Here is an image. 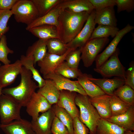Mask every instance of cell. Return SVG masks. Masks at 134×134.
I'll return each instance as SVG.
<instances>
[{"label": "cell", "mask_w": 134, "mask_h": 134, "mask_svg": "<svg viewBox=\"0 0 134 134\" xmlns=\"http://www.w3.org/2000/svg\"><path fill=\"white\" fill-rule=\"evenodd\" d=\"M90 13H75L62 9L56 27L59 38L65 44L71 41L82 28Z\"/></svg>", "instance_id": "cell-1"}, {"label": "cell", "mask_w": 134, "mask_h": 134, "mask_svg": "<svg viewBox=\"0 0 134 134\" xmlns=\"http://www.w3.org/2000/svg\"><path fill=\"white\" fill-rule=\"evenodd\" d=\"M20 75L19 84L15 87L2 89V93L12 98L22 107H26L38 87L32 79L31 71L23 66Z\"/></svg>", "instance_id": "cell-2"}, {"label": "cell", "mask_w": 134, "mask_h": 134, "mask_svg": "<svg viewBox=\"0 0 134 134\" xmlns=\"http://www.w3.org/2000/svg\"><path fill=\"white\" fill-rule=\"evenodd\" d=\"M75 101L79 108L80 120L88 128L90 134H95L97 123L101 118L89 98L87 95L77 94Z\"/></svg>", "instance_id": "cell-3"}, {"label": "cell", "mask_w": 134, "mask_h": 134, "mask_svg": "<svg viewBox=\"0 0 134 134\" xmlns=\"http://www.w3.org/2000/svg\"><path fill=\"white\" fill-rule=\"evenodd\" d=\"M16 21L29 25L39 17L32 0H18L11 10Z\"/></svg>", "instance_id": "cell-4"}, {"label": "cell", "mask_w": 134, "mask_h": 134, "mask_svg": "<svg viewBox=\"0 0 134 134\" xmlns=\"http://www.w3.org/2000/svg\"><path fill=\"white\" fill-rule=\"evenodd\" d=\"M119 49L117 48L107 60L99 67L94 68V71L104 78L116 76L125 80L126 71L119 58Z\"/></svg>", "instance_id": "cell-5"}, {"label": "cell", "mask_w": 134, "mask_h": 134, "mask_svg": "<svg viewBox=\"0 0 134 134\" xmlns=\"http://www.w3.org/2000/svg\"><path fill=\"white\" fill-rule=\"evenodd\" d=\"M22 107L11 97L2 94L0 98L1 124H7L21 119L20 112Z\"/></svg>", "instance_id": "cell-6"}, {"label": "cell", "mask_w": 134, "mask_h": 134, "mask_svg": "<svg viewBox=\"0 0 134 134\" xmlns=\"http://www.w3.org/2000/svg\"><path fill=\"white\" fill-rule=\"evenodd\" d=\"M109 40L108 38L89 39L80 48L81 59L85 67H88L92 65L99 53L108 43Z\"/></svg>", "instance_id": "cell-7"}, {"label": "cell", "mask_w": 134, "mask_h": 134, "mask_svg": "<svg viewBox=\"0 0 134 134\" xmlns=\"http://www.w3.org/2000/svg\"><path fill=\"white\" fill-rule=\"evenodd\" d=\"M95 10L90 14L82 28L76 36L70 42L66 44L68 48L75 50L83 46L89 39L96 24L94 22Z\"/></svg>", "instance_id": "cell-8"}, {"label": "cell", "mask_w": 134, "mask_h": 134, "mask_svg": "<svg viewBox=\"0 0 134 134\" xmlns=\"http://www.w3.org/2000/svg\"><path fill=\"white\" fill-rule=\"evenodd\" d=\"M43 77L45 80L49 79L52 80L57 88L60 91L66 90L77 93L83 95H87L77 80H71L54 72Z\"/></svg>", "instance_id": "cell-9"}, {"label": "cell", "mask_w": 134, "mask_h": 134, "mask_svg": "<svg viewBox=\"0 0 134 134\" xmlns=\"http://www.w3.org/2000/svg\"><path fill=\"white\" fill-rule=\"evenodd\" d=\"M134 28V26L128 24L124 28L119 30L107 46L97 56L95 61V68L99 67L109 58L116 50L117 46L122 38Z\"/></svg>", "instance_id": "cell-10"}, {"label": "cell", "mask_w": 134, "mask_h": 134, "mask_svg": "<svg viewBox=\"0 0 134 134\" xmlns=\"http://www.w3.org/2000/svg\"><path fill=\"white\" fill-rule=\"evenodd\" d=\"M46 99L42 95L35 92L26 105V111L31 116L32 120H35L40 113H44L52 107Z\"/></svg>", "instance_id": "cell-11"}, {"label": "cell", "mask_w": 134, "mask_h": 134, "mask_svg": "<svg viewBox=\"0 0 134 134\" xmlns=\"http://www.w3.org/2000/svg\"><path fill=\"white\" fill-rule=\"evenodd\" d=\"M23 66L19 60L0 67V86L2 88L12 84L20 74Z\"/></svg>", "instance_id": "cell-12"}, {"label": "cell", "mask_w": 134, "mask_h": 134, "mask_svg": "<svg viewBox=\"0 0 134 134\" xmlns=\"http://www.w3.org/2000/svg\"><path fill=\"white\" fill-rule=\"evenodd\" d=\"M73 49L69 48L64 54L59 55L51 54L47 52L41 60L37 63L40 68V71L43 77L54 72L57 67L65 60L67 54Z\"/></svg>", "instance_id": "cell-13"}, {"label": "cell", "mask_w": 134, "mask_h": 134, "mask_svg": "<svg viewBox=\"0 0 134 134\" xmlns=\"http://www.w3.org/2000/svg\"><path fill=\"white\" fill-rule=\"evenodd\" d=\"M55 116L51 108L42 113L35 120H32L31 123L34 134H51V125Z\"/></svg>", "instance_id": "cell-14"}, {"label": "cell", "mask_w": 134, "mask_h": 134, "mask_svg": "<svg viewBox=\"0 0 134 134\" xmlns=\"http://www.w3.org/2000/svg\"><path fill=\"white\" fill-rule=\"evenodd\" d=\"M76 93L66 90L60 91L59 100L56 104L65 109L73 119L79 117V112L76 106L75 100Z\"/></svg>", "instance_id": "cell-15"}, {"label": "cell", "mask_w": 134, "mask_h": 134, "mask_svg": "<svg viewBox=\"0 0 134 134\" xmlns=\"http://www.w3.org/2000/svg\"><path fill=\"white\" fill-rule=\"evenodd\" d=\"M0 128L6 134H34L31 122L21 118L7 124H0Z\"/></svg>", "instance_id": "cell-16"}, {"label": "cell", "mask_w": 134, "mask_h": 134, "mask_svg": "<svg viewBox=\"0 0 134 134\" xmlns=\"http://www.w3.org/2000/svg\"><path fill=\"white\" fill-rule=\"evenodd\" d=\"M88 77L89 79L98 85L105 94L111 96L114 95L117 89L125 84V80L120 77L95 78L90 74H88Z\"/></svg>", "instance_id": "cell-17"}, {"label": "cell", "mask_w": 134, "mask_h": 134, "mask_svg": "<svg viewBox=\"0 0 134 134\" xmlns=\"http://www.w3.org/2000/svg\"><path fill=\"white\" fill-rule=\"evenodd\" d=\"M111 97L105 94L89 98L91 104L96 108L101 118L107 120L112 116L110 102Z\"/></svg>", "instance_id": "cell-18"}, {"label": "cell", "mask_w": 134, "mask_h": 134, "mask_svg": "<svg viewBox=\"0 0 134 134\" xmlns=\"http://www.w3.org/2000/svg\"><path fill=\"white\" fill-rule=\"evenodd\" d=\"M126 131H134V106L131 105L125 113L112 116L107 120Z\"/></svg>", "instance_id": "cell-19"}, {"label": "cell", "mask_w": 134, "mask_h": 134, "mask_svg": "<svg viewBox=\"0 0 134 134\" xmlns=\"http://www.w3.org/2000/svg\"><path fill=\"white\" fill-rule=\"evenodd\" d=\"M62 9L58 5L45 15L39 17L31 24L27 26L26 29L28 31L32 28L45 25L57 26L58 19Z\"/></svg>", "instance_id": "cell-20"}, {"label": "cell", "mask_w": 134, "mask_h": 134, "mask_svg": "<svg viewBox=\"0 0 134 134\" xmlns=\"http://www.w3.org/2000/svg\"><path fill=\"white\" fill-rule=\"evenodd\" d=\"M58 5L62 9L76 13L87 12L91 13L94 10L89 0H63Z\"/></svg>", "instance_id": "cell-21"}, {"label": "cell", "mask_w": 134, "mask_h": 134, "mask_svg": "<svg viewBox=\"0 0 134 134\" xmlns=\"http://www.w3.org/2000/svg\"><path fill=\"white\" fill-rule=\"evenodd\" d=\"M117 21L113 6L95 11L94 22L96 24L117 27Z\"/></svg>", "instance_id": "cell-22"}, {"label": "cell", "mask_w": 134, "mask_h": 134, "mask_svg": "<svg viewBox=\"0 0 134 134\" xmlns=\"http://www.w3.org/2000/svg\"><path fill=\"white\" fill-rule=\"evenodd\" d=\"M48 40L39 39L28 47L26 55L33 59L34 65L42 60L47 53Z\"/></svg>", "instance_id": "cell-23"}, {"label": "cell", "mask_w": 134, "mask_h": 134, "mask_svg": "<svg viewBox=\"0 0 134 134\" xmlns=\"http://www.w3.org/2000/svg\"><path fill=\"white\" fill-rule=\"evenodd\" d=\"M60 91L56 87L52 80H45V83L39 88L37 92L43 96L51 105L56 104L59 99Z\"/></svg>", "instance_id": "cell-24"}, {"label": "cell", "mask_w": 134, "mask_h": 134, "mask_svg": "<svg viewBox=\"0 0 134 134\" xmlns=\"http://www.w3.org/2000/svg\"><path fill=\"white\" fill-rule=\"evenodd\" d=\"M77 79L87 95L90 98L105 94L98 85L89 79L88 74L83 73Z\"/></svg>", "instance_id": "cell-25"}, {"label": "cell", "mask_w": 134, "mask_h": 134, "mask_svg": "<svg viewBox=\"0 0 134 134\" xmlns=\"http://www.w3.org/2000/svg\"><path fill=\"white\" fill-rule=\"evenodd\" d=\"M28 31L39 39L59 38L56 27L54 26L41 25L31 28Z\"/></svg>", "instance_id": "cell-26"}, {"label": "cell", "mask_w": 134, "mask_h": 134, "mask_svg": "<svg viewBox=\"0 0 134 134\" xmlns=\"http://www.w3.org/2000/svg\"><path fill=\"white\" fill-rule=\"evenodd\" d=\"M125 131L117 125L101 118L98 122L95 134H123Z\"/></svg>", "instance_id": "cell-27"}, {"label": "cell", "mask_w": 134, "mask_h": 134, "mask_svg": "<svg viewBox=\"0 0 134 134\" xmlns=\"http://www.w3.org/2000/svg\"><path fill=\"white\" fill-rule=\"evenodd\" d=\"M20 60L22 66L31 71L32 77L38 83V88L42 87L45 83V80L35 68L33 59L29 57L23 55L21 56Z\"/></svg>", "instance_id": "cell-28"}, {"label": "cell", "mask_w": 134, "mask_h": 134, "mask_svg": "<svg viewBox=\"0 0 134 134\" xmlns=\"http://www.w3.org/2000/svg\"><path fill=\"white\" fill-rule=\"evenodd\" d=\"M51 108L55 116L63 123L67 128L68 134H73V119L70 115L64 109L54 104Z\"/></svg>", "instance_id": "cell-29"}, {"label": "cell", "mask_w": 134, "mask_h": 134, "mask_svg": "<svg viewBox=\"0 0 134 134\" xmlns=\"http://www.w3.org/2000/svg\"><path fill=\"white\" fill-rule=\"evenodd\" d=\"M119 30L117 27L99 25L94 29L89 39L96 38H107L109 36L114 38Z\"/></svg>", "instance_id": "cell-30"}, {"label": "cell", "mask_w": 134, "mask_h": 134, "mask_svg": "<svg viewBox=\"0 0 134 134\" xmlns=\"http://www.w3.org/2000/svg\"><path fill=\"white\" fill-rule=\"evenodd\" d=\"M63 0H32L38 11L39 17L47 14Z\"/></svg>", "instance_id": "cell-31"}, {"label": "cell", "mask_w": 134, "mask_h": 134, "mask_svg": "<svg viewBox=\"0 0 134 134\" xmlns=\"http://www.w3.org/2000/svg\"><path fill=\"white\" fill-rule=\"evenodd\" d=\"M46 45L48 53L59 55L64 54L69 48L66 44L57 38L48 40Z\"/></svg>", "instance_id": "cell-32"}, {"label": "cell", "mask_w": 134, "mask_h": 134, "mask_svg": "<svg viewBox=\"0 0 134 134\" xmlns=\"http://www.w3.org/2000/svg\"><path fill=\"white\" fill-rule=\"evenodd\" d=\"M110 102L112 116L123 113L133 105L123 101L114 95L111 96Z\"/></svg>", "instance_id": "cell-33"}, {"label": "cell", "mask_w": 134, "mask_h": 134, "mask_svg": "<svg viewBox=\"0 0 134 134\" xmlns=\"http://www.w3.org/2000/svg\"><path fill=\"white\" fill-rule=\"evenodd\" d=\"M114 95L131 105L134 104V90L125 84L117 89Z\"/></svg>", "instance_id": "cell-34"}, {"label": "cell", "mask_w": 134, "mask_h": 134, "mask_svg": "<svg viewBox=\"0 0 134 134\" xmlns=\"http://www.w3.org/2000/svg\"><path fill=\"white\" fill-rule=\"evenodd\" d=\"M54 72L68 79L77 78L83 73L80 69H74L69 67L65 61L57 67Z\"/></svg>", "instance_id": "cell-35"}, {"label": "cell", "mask_w": 134, "mask_h": 134, "mask_svg": "<svg viewBox=\"0 0 134 134\" xmlns=\"http://www.w3.org/2000/svg\"><path fill=\"white\" fill-rule=\"evenodd\" d=\"M13 53V51L7 46L6 36L3 35L0 38V61L4 65L10 63L11 61L8 58V55Z\"/></svg>", "instance_id": "cell-36"}, {"label": "cell", "mask_w": 134, "mask_h": 134, "mask_svg": "<svg viewBox=\"0 0 134 134\" xmlns=\"http://www.w3.org/2000/svg\"><path fill=\"white\" fill-rule=\"evenodd\" d=\"M81 49L78 48L73 50L67 55L65 62L70 67L75 69H78L81 59Z\"/></svg>", "instance_id": "cell-37"}, {"label": "cell", "mask_w": 134, "mask_h": 134, "mask_svg": "<svg viewBox=\"0 0 134 134\" xmlns=\"http://www.w3.org/2000/svg\"><path fill=\"white\" fill-rule=\"evenodd\" d=\"M12 15L11 10H0V38L9 31L7 23Z\"/></svg>", "instance_id": "cell-38"}, {"label": "cell", "mask_w": 134, "mask_h": 134, "mask_svg": "<svg viewBox=\"0 0 134 134\" xmlns=\"http://www.w3.org/2000/svg\"><path fill=\"white\" fill-rule=\"evenodd\" d=\"M115 2L118 13L124 11L130 12L134 9V0H115Z\"/></svg>", "instance_id": "cell-39"}, {"label": "cell", "mask_w": 134, "mask_h": 134, "mask_svg": "<svg viewBox=\"0 0 134 134\" xmlns=\"http://www.w3.org/2000/svg\"><path fill=\"white\" fill-rule=\"evenodd\" d=\"M51 132L53 134H68V130L66 127L56 116L52 122Z\"/></svg>", "instance_id": "cell-40"}, {"label": "cell", "mask_w": 134, "mask_h": 134, "mask_svg": "<svg viewBox=\"0 0 134 134\" xmlns=\"http://www.w3.org/2000/svg\"><path fill=\"white\" fill-rule=\"evenodd\" d=\"M93 6L95 11L116 5L115 0H89Z\"/></svg>", "instance_id": "cell-41"}, {"label": "cell", "mask_w": 134, "mask_h": 134, "mask_svg": "<svg viewBox=\"0 0 134 134\" xmlns=\"http://www.w3.org/2000/svg\"><path fill=\"white\" fill-rule=\"evenodd\" d=\"M73 134H88L89 131L87 126L76 117L73 119Z\"/></svg>", "instance_id": "cell-42"}, {"label": "cell", "mask_w": 134, "mask_h": 134, "mask_svg": "<svg viewBox=\"0 0 134 134\" xmlns=\"http://www.w3.org/2000/svg\"><path fill=\"white\" fill-rule=\"evenodd\" d=\"M125 84L134 90V64L132 62L126 71Z\"/></svg>", "instance_id": "cell-43"}, {"label": "cell", "mask_w": 134, "mask_h": 134, "mask_svg": "<svg viewBox=\"0 0 134 134\" xmlns=\"http://www.w3.org/2000/svg\"><path fill=\"white\" fill-rule=\"evenodd\" d=\"M18 0H0V10H11Z\"/></svg>", "instance_id": "cell-44"}, {"label": "cell", "mask_w": 134, "mask_h": 134, "mask_svg": "<svg viewBox=\"0 0 134 134\" xmlns=\"http://www.w3.org/2000/svg\"><path fill=\"white\" fill-rule=\"evenodd\" d=\"M123 134H134V132L130 131H125Z\"/></svg>", "instance_id": "cell-45"}, {"label": "cell", "mask_w": 134, "mask_h": 134, "mask_svg": "<svg viewBox=\"0 0 134 134\" xmlns=\"http://www.w3.org/2000/svg\"><path fill=\"white\" fill-rule=\"evenodd\" d=\"M2 88L0 86V98L1 95L2 94Z\"/></svg>", "instance_id": "cell-46"}, {"label": "cell", "mask_w": 134, "mask_h": 134, "mask_svg": "<svg viewBox=\"0 0 134 134\" xmlns=\"http://www.w3.org/2000/svg\"><path fill=\"white\" fill-rule=\"evenodd\" d=\"M1 66V64H0V67Z\"/></svg>", "instance_id": "cell-47"}]
</instances>
